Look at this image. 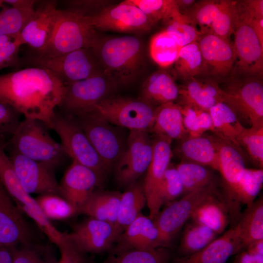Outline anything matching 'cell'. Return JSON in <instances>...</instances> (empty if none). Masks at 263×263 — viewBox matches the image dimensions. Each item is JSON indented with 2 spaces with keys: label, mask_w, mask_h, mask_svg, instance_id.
<instances>
[{
  "label": "cell",
  "mask_w": 263,
  "mask_h": 263,
  "mask_svg": "<svg viewBox=\"0 0 263 263\" xmlns=\"http://www.w3.org/2000/svg\"><path fill=\"white\" fill-rule=\"evenodd\" d=\"M66 85L49 71L29 67L0 75V103L50 129Z\"/></svg>",
  "instance_id": "obj_1"
},
{
  "label": "cell",
  "mask_w": 263,
  "mask_h": 263,
  "mask_svg": "<svg viewBox=\"0 0 263 263\" xmlns=\"http://www.w3.org/2000/svg\"><path fill=\"white\" fill-rule=\"evenodd\" d=\"M91 49L103 72L117 86L132 83L143 69V45L135 37H99Z\"/></svg>",
  "instance_id": "obj_2"
},
{
  "label": "cell",
  "mask_w": 263,
  "mask_h": 263,
  "mask_svg": "<svg viewBox=\"0 0 263 263\" xmlns=\"http://www.w3.org/2000/svg\"><path fill=\"white\" fill-rule=\"evenodd\" d=\"M99 37L86 16L71 9H60L49 40L35 55L50 58L79 49L92 48Z\"/></svg>",
  "instance_id": "obj_3"
},
{
  "label": "cell",
  "mask_w": 263,
  "mask_h": 263,
  "mask_svg": "<svg viewBox=\"0 0 263 263\" xmlns=\"http://www.w3.org/2000/svg\"><path fill=\"white\" fill-rule=\"evenodd\" d=\"M41 121L24 118L21 120L8 145L19 153L31 159L56 167L66 155Z\"/></svg>",
  "instance_id": "obj_4"
},
{
  "label": "cell",
  "mask_w": 263,
  "mask_h": 263,
  "mask_svg": "<svg viewBox=\"0 0 263 263\" xmlns=\"http://www.w3.org/2000/svg\"><path fill=\"white\" fill-rule=\"evenodd\" d=\"M263 75L232 73L221 89L223 102L246 118L252 126H263Z\"/></svg>",
  "instance_id": "obj_5"
},
{
  "label": "cell",
  "mask_w": 263,
  "mask_h": 263,
  "mask_svg": "<svg viewBox=\"0 0 263 263\" xmlns=\"http://www.w3.org/2000/svg\"><path fill=\"white\" fill-rule=\"evenodd\" d=\"M50 129L53 130L60 138V143L66 154L73 161L92 169L102 184L109 170L75 117L61 112H56Z\"/></svg>",
  "instance_id": "obj_6"
},
{
  "label": "cell",
  "mask_w": 263,
  "mask_h": 263,
  "mask_svg": "<svg viewBox=\"0 0 263 263\" xmlns=\"http://www.w3.org/2000/svg\"><path fill=\"white\" fill-rule=\"evenodd\" d=\"M89 113L130 131L147 132L153 126L155 108L141 99L111 95L100 101Z\"/></svg>",
  "instance_id": "obj_7"
},
{
  "label": "cell",
  "mask_w": 263,
  "mask_h": 263,
  "mask_svg": "<svg viewBox=\"0 0 263 263\" xmlns=\"http://www.w3.org/2000/svg\"><path fill=\"white\" fill-rule=\"evenodd\" d=\"M65 85L59 108L74 117L91 112L100 101L112 95L117 86L104 72Z\"/></svg>",
  "instance_id": "obj_8"
},
{
  "label": "cell",
  "mask_w": 263,
  "mask_h": 263,
  "mask_svg": "<svg viewBox=\"0 0 263 263\" xmlns=\"http://www.w3.org/2000/svg\"><path fill=\"white\" fill-rule=\"evenodd\" d=\"M235 6L233 45L238 60L232 73L263 75V46L253 28V18L244 10L238 1H235Z\"/></svg>",
  "instance_id": "obj_9"
},
{
  "label": "cell",
  "mask_w": 263,
  "mask_h": 263,
  "mask_svg": "<svg viewBox=\"0 0 263 263\" xmlns=\"http://www.w3.org/2000/svg\"><path fill=\"white\" fill-rule=\"evenodd\" d=\"M219 192L216 185L190 191L171 202L153 220L159 232L158 245L168 248L195 208L209 196Z\"/></svg>",
  "instance_id": "obj_10"
},
{
  "label": "cell",
  "mask_w": 263,
  "mask_h": 263,
  "mask_svg": "<svg viewBox=\"0 0 263 263\" xmlns=\"http://www.w3.org/2000/svg\"><path fill=\"white\" fill-rule=\"evenodd\" d=\"M30 60L35 66L49 71L65 84L103 72L91 48L79 49L50 58L35 55Z\"/></svg>",
  "instance_id": "obj_11"
},
{
  "label": "cell",
  "mask_w": 263,
  "mask_h": 263,
  "mask_svg": "<svg viewBox=\"0 0 263 263\" xmlns=\"http://www.w3.org/2000/svg\"><path fill=\"white\" fill-rule=\"evenodd\" d=\"M75 117L108 169L115 167L126 147L118 132L111 124L94 113Z\"/></svg>",
  "instance_id": "obj_12"
},
{
  "label": "cell",
  "mask_w": 263,
  "mask_h": 263,
  "mask_svg": "<svg viewBox=\"0 0 263 263\" xmlns=\"http://www.w3.org/2000/svg\"><path fill=\"white\" fill-rule=\"evenodd\" d=\"M86 16L96 30L144 33L150 30L155 24L128 0L107 6L94 14Z\"/></svg>",
  "instance_id": "obj_13"
},
{
  "label": "cell",
  "mask_w": 263,
  "mask_h": 263,
  "mask_svg": "<svg viewBox=\"0 0 263 263\" xmlns=\"http://www.w3.org/2000/svg\"><path fill=\"white\" fill-rule=\"evenodd\" d=\"M152 143L147 132L130 131L124 151L115 166V178L129 187L145 172L152 156Z\"/></svg>",
  "instance_id": "obj_14"
},
{
  "label": "cell",
  "mask_w": 263,
  "mask_h": 263,
  "mask_svg": "<svg viewBox=\"0 0 263 263\" xmlns=\"http://www.w3.org/2000/svg\"><path fill=\"white\" fill-rule=\"evenodd\" d=\"M203 56L204 72L202 77L220 83L232 75L237 61L233 45L228 40L211 32L201 33L197 41Z\"/></svg>",
  "instance_id": "obj_15"
},
{
  "label": "cell",
  "mask_w": 263,
  "mask_h": 263,
  "mask_svg": "<svg viewBox=\"0 0 263 263\" xmlns=\"http://www.w3.org/2000/svg\"><path fill=\"white\" fill-rule=\"evenodd\" d=\"M9 156L21 186L27 193L62 196L54 166L31 159L13 149Z\"/></svg>",
  "instance_id": "obj_16"
},
{
  "label": "cell",
  "mask_w": 263,
  "mask_h": 263,
  "mask_svg": "<svg viewBox=\"0 0 263 263\" xmlns=\"http://www.w3.org/2000/svg\"><path fill=\"white\" fill-rule=\"evenodd\" d=\"M66 235L85 254L108 250L119 236L115 225L91 217L76 225Z\"/></svg>",
  "instance_id": "obj_17"
},
{
  "label": "cell",
  "mask_w": 263,
  "mask_h": 263,
  "mask_svg": "<svg viewBox=\"0 0 263 263\" xmlns=\"http://www.w3.org/2000/svg\"><path fill=\"white\" fill-rule=\"evenodd\" d=\"M171 140L158 136L152 143V156L147 170L143 184L149 217L153 221L162 207L159 198V190L164 175L172 157Z\"/></svg>",
  "instance_id": "obj_18"
},
{
  "label": "cell",
  "mask_w": 263,
  "mask_h": 263,
  "mask_svg": "<svg viewBox=\"0 0 263 263\" xmlns=\"http://www.w3.org/2000/svg\"><path fill=\"white\" fill-rule=\"evenodd\" d=\"M32 229L0 184V247H12L34 242Z\"/></svg>",
  "instance_id": "obj_19"
},
{
  "label": "cell",
  "mask_w": 263,
  "mask_h": 263,
  "mask_svg": "<svg viewBox=\"0 0 263 263\" xmlns=\"http://www.w3.org/2000/svg\"><path fill=\"white\" fill-rule=\"evenodd\" d=\"M59 12L56 1L42 2L19 34L23 44H28L37 53L41 51L52 34Z\"/></svg>",
  "instance_id": "obj_20"
},
{
  "label": "cell",
  "mask_w": 263,
  "mask_h": 263,
  "mask_svg": "<svg viewBox=\"0 0 263 263\" xmlns=\"http://www.w3.org/2000/svg\"><path fill=\"white\" fill-rule=\"evenodd\" d=\"M101 183L92 169L73 161L59 183L62 197L77 209Z\"/></svg>",
  "instance_id": "obj_21"
},
{
  "label": "cell",
  "mask_w": 263,
  "mask_h": 263,
  "mask_svg": "<svg viewBox=\"0 0 263 263\" xmlns=\"http://www.w3.org/2000/svg\"><path fill=\"white\" fill-rule=\"evenodd\" d=\"M158 237L159 232L154 221L141 213L119 236L114 251L153 249L159 247Z\"/></svg>",
  "instance_id": "obj_22"
},
{
  "label": "cell",
  "mask_w": 263,
  "mask_h": 263,
  "mask_svg": "<svg viewBox=\"0 0 263 263\" xmlns=\"http://www.w3.org/2000/svg\"><path fill=\"white\" fill-rule=\"evenodd\" d=\"M241 251L238 233L234 227L202 249L179 257L174 263H226L231 256Z\"/></svg>",
  "instance_id": "obj_23"
},
{
  "label": "cell",
  "mask_w": 263,
  "mask_h": 263,
  "mask_svg": "<svg viewBox=\"0 0 263 263\" xmlns=\"http://www.w3.org/2000/svg\"><path fill=\"white\" fill-rule=\"evenodd\" d=\"M263 184V170L246 168L239 181L223 196L229 216H236L240 204L250 207Z\"/></svg>",
  "instance_id": "obj_24"
},
{
  "label": "cell",
  "mask_w": 263,
  "mask_h": 263,
  "mask_svg": "<svg viewBox=\"0 0 263 263\" xmlns=\"http://www.w3.org/2000/svg\"><path fill=\"white\" fill-rule=\"evenodd\" d=\"M179 96L187 106L206 112L223 102L219 83L207 77H195L185 81V85L179 88Z\"/></svg>",
  "instance_id": "obj_25"
},
{
  "label": "cell",
  "mask_w": 263,
  "mask_h": 263,
  "mask_svg": "<svg viewBox=\"0 0 263 263\" xmlns=\"http://www.w3.org/2000/svg\"><path fill=\"white\" fill-rule=\"evenodd\" d=\"M218 154L220 172L225 181V193L241 179L246 169L240 149L231 142L218 135L210 137Z\"/></svg>",
  "instance_id": "obj_26"
},
{
  "label": "cell",
  "mask_w": 263,
  "mask_h": 263,
  "mask_svg": "<svg viewBox=\"0 0 263 263\" xmlns=\"http://www.w3.org/2000/svg\"><path fill=\"white\" fill-rule=\"evenodd\" d=\"M190 218L217 234L223 233L229 224V214L223 195L218 192L207 197L195 208Z\"/></svg>",
  "instance_id": "obj_27"
},
{
  "label": "cell",
  "mask_w": 263,
  "mask_h": 263,
  "mask_svg": "<svg viewBox=\"0 0 263 263\" xmlns=\"http://www.w3.org/2000/svg\"><path fill=\"white\" fill-rule=\"evenodd\" d=\"M179 95V87L169 73L159 70L151 74L141 88V99L152 105L173 102Z\"/></svg>",
  "instance_id": "obj_28"
},
{
  "label": "cell",
  "mask_w": 263,
  "mask_h": 263,
  "mask_svg": "<svg viewBox=\"0 0 263 263\" xmlns=\"http://www.w3.org/2000/svg\"><path fill=\"white\" fill-rule=\"evenodd\" d=\"M121 193L94 190L78 208L77 213L115 225Z\"/></svg>",
  "instance_id": "obj_29"
},
{
  "label": "cell",
  "mask_w": 263,
  "mask_h": 263,
  "mask_svg": "<svg viewBox=\"0 0 263 263\" xmlns=\"http://www.w3.org/2000/svg\"><path fill=\"white\" fill-rule=\"evenodd\" d=\"M157 136L171 139H180L186 134L183 120L182 107L169 102L155 108V120L151 129Z\"/></svg>",
  "instance_id": "obj_30"
},
{
  "label": "cell",
  "mask_w": 263,
  "mask_h": 263,
  "mask_svg": "<svg viewBox=\"0 0 263 263\" xmlns=\"http://www.w3.org/2000/svg\"><path fill=\"white\" fill-rule=\"evenodd\" d=\"M146 204L144 187L139 183L135 182L132 184L121 194L115 224L119 236L141 214Z\"/></svg>",
  "instance_id": "obj_31"
},
{
  "label": "cell",
  "mask_w": 263,
  "mask_h": 263,
  "mask_svg": "<svg viewBox=\"0 0 263 263\" xmlns=\"http://www.w3.org/2000/svg\"><path fill=\"white\" fill-rule=\"evenodd\" d=\"M234 227L238 233L241 251L251 243L263 239L262 197L247 208Z\"/></svg>",
  "instance_id": "obj_32"
},
{
  "label": "cell",
  "mask_w": 263,
  "mask_h": 263,
  "mask_svg": "<svg viewBox=\"0 0 263 263\" xmlns=\"http://www.w3.org/2000/svg\"><path fill=\"white\" fill-rule=\"evenodd\" d=\"M180 150L182 154L192 163L209 166L220 171L218 154L210 137L192 136L183 142Z\"/></svg>",
  "instance_id": "obj_33"
},
{
  "label": "cell",
  "mask_w": 263,
  "mask_h": 263,
  "mask_svg": "<svg viewBox=\"0 0 263 263\" xmlns=\"http://www.w3.org/2000/svg\"><path fill=\"white\" fill-rule=\"evenodd\" d=\"M174 64L176 75L185 81L195 77H202L204 63L198 42L182 47Z\"/></svg>",
  "instance_id": "obj_34"
},
{
  "label": "cell",
  "mask_w": 263,
  "mask_h": 263,
  "mask_svg": "<svg viewBox=\"0 0 263 263\" xmlns=\"http://www.w3.org/2000/svg\"><path fill=\"white\" fill-rule=\"evenodd\" d=\"M217 235L206 226L192 221L184 228L178 252L181 257L195 253L215 240Z\"/></svg>",
  "instance_id": "obj_35"
},
{
  "label": "cell",
  "mask_w": 263,
  "mask_h": 263,
  "mask_svg": "<svg viewBox=\"0 0 263 263\" xmlns=\"http://www.w3.org/2000/svg\"><path fill=\"white\" fill-rule=\"evenodd\" d=\"M170 257L168 248L159 247L147 250L114 251L102 263H168Z\"/></svg>",
  "instance_id": "obj_36"
},
{
  "label": "cell",
  "mask_w": 263,
  "mask_h": 263,
  "mask_svg": "<svg viewBox=\"0 0 263 263\" xmlns=\"http://www.w3.org/2000/svg\"><path fill=\"white\" fill-rule=\"evenodd\" d=\"M236 139L244 147L252 160L262 169L263 165V126L244 127L238 120L234 124Z\"/></svg>",
  "instance_id": "obj_37"
},
{
  "label": "cell",
  "mask_w": 263,
  "mask_h": 263,
  "mask_svg": "<svg viewBox=\"0 0 263 263\" xmlns=\"http://www.w3.org/2000/svg\"><path fill=\"white\" fill-rule=\"evenodd\" d=\"M181 48L165 30L153 35L149 45L151 58L161 67L174 64Z\"/></svg>",
  "instance_id": "obj_38"
},
{
  "label": "cell",
  "mask_w": 263,
  "mask_h": 263,
  "mask_svg": "<svg viewBox=\"0 0 263 263\" xmlns=\"http://www.w3.org/2000/svg\"><path fill=\"white\" fill-rule=\"evenodd\" d=\"M176 169L182 181L184 193L215 185L213 174L203 165L183 162Z\"/></svg>",
  "instance_id": "obj_39"
},
{
  "label": "cell",
  "mask_w": 263,
  "mask_h": 263,
  "mask_svg": "<svg viewBox=\"0 0 263 263\" xmlns=\"http://www.w3.org/2000/svg\"><path fill=\"white\" fill-rule=\"evenodd\" d=\"M216 135L231 142L241 150L236 141L234 124L237 120L233 110L224 102H220L208 111Z\"/></svg>",
  "instance_id": "obj_40"
},
{
  "label": "cell",
  "mask_w": 263,
  "mask_h": 263,
  "mask_svg": "<svg viewBox=\"0 0 263 263\" xmlns=\"http://www.w3.org/2000/svg\"><path fill=\"white\" fill-rule=\"evenodd\" d=\"M226 1L200 0L195 2L190 9L182 14L187 16L195 25H198L201 33L207 32L221 13Z\"/></svg>",
  "instance_id": "obj_41"
},
{
  "label": "cell",
  "mask_w": 263,
  "mask_h": 263,
  "mask_svg": "<svg viewBox=\"0 0 263 263\" xmlns=\"http://www.w3.org/2000/svg\"><path fill=\"white\" fill-rule=\"evenodd\" d=\"M36 199L43 215L50 221L65 220L77 213V208L60 195L41 194Z\"/></svg>",
  "instance_id": "obj_42"
},
{
  "label": "cell",
  "mask_w": 263,
  "mask_h": 263,
  "mask_svg": "<svg viewBox=\"0 0 263 263\" xmlns=\"http://www.w3.org/2000/svg\"><path fill=\"white\" fill-rule=\"evenodd\" d=\"M12 263H57L52 249L33 242L11 247Z\"/></svg>",
  "instance_id": "obj_43"
},
{
  "label": "cell",
  "mask_w": 263,
  "mask_h": 263,
  "mask_svg": "<svg viewBox=\"0 0 263 263\" xmlns=\"http://www.w3.org/2000/svg\"><path fill=\"white\" fill-rule=\"evenodd\" d=\"M167 24L165 30L181 47L197 41L201 34L195 23L180 13L167 22Z\"/></svg>",
  "instance_id": "obj_44"
},
{
  "label": "cell",
  "mask_w": 263,
  "mask_h": 263,
  "mask_svg": "<svg viewBox=\"0 0 263 263\" xmlns=\"http://www.w3.org/2000/svg\"><path fill=\"white\" fill-rule=\"evenodd\" d=\"M139 8L154 23L168 22L180 13L175 0H128Z\"/></svg>",
  "instance_id": "obj_45"
},
{
  "label": "cell",
  "mask_w": 263,
  "mask_h": 263,
  "mask_svg": "<svg viewBox=\"0 0 263 263\" xmlns=\"http://www.w3.org/2000/svg\"><path fill=\"white\" fill-rule=\"evenodd\" d=\"M34 11V8L3 7L0 11V36L19 34Z\"/></svg>",
  "instance_id": "obj_46"
},
{
  "label": "cell",
  "mask_w": 263,
  "mask_h": 263,
  "mask_svg": "<svg viewBox=\"0 0 263 263\" xmlns=\"http://www.w3.org/2000/svg\"><path fill=\"white\" fill-rule=\"evenodd\" d=\"M183 124L185 129L197 136L207 130H214L208 112L187 106L182 108Z\"/></svg>",
  "instance_id": "obj_47"
},
{
  "label": "cell",
  "mask_w": 263,
  "mask_h": 263,
  "mask_svg": "<svg viewBox=\"0 0 263 263\" xmlns=\"http://www.w3.org/2000/svg\"><path fill=\"white\" fill-rule=\"evenodd\" d=\"M184 193L182 179L176 168H168L164 175L159 190L162 205L171 203Z\"/></svg>",
  "instance_id": "obj_48"
},
{
  "label": "cell",
  "mask_w": 263,
  "mask_h": 263,
  "mask_svg": "<svg viewBox=\"0 0 263 263\" xmlns=\"http://www.w3.org/2000/svg\"><path fill=\"white\" fill-rule=\"evenodd\" d=\"M235 1L227 0L209 31L223 38L229 40L233 34L236 18Z\"/></svg>",
  "instance_id": "obj_49"
},
{
  "label": "cell",
  "mask_w": 263,
  "mask_h": 263,
  "mask_svg": "<svg viewBox=\"0 0 263 263\" xmlns=\"http://www.w3.org/2000/svg\"><path fill=\"white\" fill-rule=\"evenodd\" d=\"M19 34L0 36V70L19 61V48L23 45Z\"/></svg>",
  "instance_id": "obj_50"
},
{
  "label": "cell",
  "mask_w": 263,
  "mask_h": 263,
  "mask_svg": "<svg viewBox=\"0 0 263 263\" xmlns=\"http://www.w3.org/2000/svg\"><path fill=\"white\" fill-rule=\"evenodd\" d=\"M20 115L11 107L0 103V141L11 137L21 121Z\"/></svg>",
  "instance_id": "obj_51"
},
{
  "label": "cell",
  "mask_w": 263,
  "mask_h": 263,
  "mask_svg": "<svg viewBox=\"0 0 263 263\" xmlns=\"http://www.w3.org/2000/svg\"><path fill=\"white\" fill-rule=\"evenodd\" d=\"M60 256L57 263H86L85 254L66 235V239L59 246Z\"/></svg>",
  "instance_id": "obj_52"
},
{
  "label": "cell",
  "mask_w": 263,
  "mask_h": 263,
  "mask_svg": "<svg viewBox=\"0 0 263 263\" xmlns=\"http://www.w3.org/2000/svg\"><path fill=\"white\" fill-rule=\"evenodd\" d=\"M239 2L244 11L252 18L263 19V0H246Z\"/></svg>",
  "instance_id": "obj_53"
},
{
  "label": "cell",
  "mask_w": 263,
  "mask_h": 263,
  "mask_svg": "<svg viewBox=\"0 0 263 263\" xmlns=\"http://www.w3.org/2000/svg\"><path fill=\"white\" fill-rule=\"evenodd\" d=\"M232 263H263V256L243 250L236 254Z\"/></svg>",
  "instance_id": "obj_54"
},
{
  "label": "cell",
  "mask_w": 263,
  "mask_h": 263,
  "mask_svg": "<svg viewBox=\"0 0 263 263\" xmlns=\"http://www.w3.org/2000/svg\"><path fill=\"white\" fill-rule=\"evenodd\" d=\"M35 0H5L4 3H8L11 7L19 9L34 8Z\"/></svg>",
  "instance_id": "obj_55"
},
{
  "label": "cell",
  "mask_w": 263,
  "mask_h": 263,
  "mask_svg": "<svg viewBox=\"0 0 263 263\" xmlns=\"http://www.w3.org/2000/svg\"><path fill=\"white\" fill-rule=\"evenodd\" d=\"M244 250L253 254L263 256V239L251 243Z\"/></svg>",
  "instance_id": "obj_56"
},
{
  "label": "cell",
  "mask_w": 263,
  "mask_h": 263,
  "mask_svg": "<svg viewBox=\"0 0 263 263\" xmlns=\"http://www.w3.org/2000/svg\"><path fill=\"white\" fill-rule=\"evenodd\" d=\"M252 24L260 42L263 46V19H252Z\"/></svg>",
  "instance_id": "obj_57"
},
{
  "label": "cell",
  "mask_w": 263,
  "mask_h": 263,
  "mask_svg": "<svg viewBox=\"0 0 263 263\" xmlns=\"http://www.w3.org/2000/svg\"><path fill=\"white\" fill-rule=\"evenodd\" d=\"M0 263H12L11 247H0Z\"/></svg>",
  "instance_id": "obj_58"
},
{
  "label": "cell",
  "mask_w": 263,
  "mask_h": 263,
  "mask_svg": "<svg viewBox=\"0 0 263 263\" xmlns=\"http://www.w3.org/2000/svg\"><path fill=\"white\" fill-rule=\"evenodd\" d=\"M179 11L183 14L190 9L195 3L194 0H176Z\"/></svg>",
  "instance_id": "obj_59"
},
{
  "label": "cell",
  "mask_w": 263,
  "mask_h": 263,
  "mask_svg": "<svg viewBox=\"0 0 263 263\" xmlns=\"http://www.w3.org/2000/svg\"><path fill=\"white\" fill-rule=\"evenodd\" d=\"M3 0H0V7L3 6Z\"/></svg>",
  "instance_id": "obj_60"
}]
</instances>
